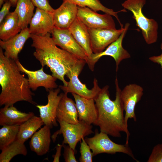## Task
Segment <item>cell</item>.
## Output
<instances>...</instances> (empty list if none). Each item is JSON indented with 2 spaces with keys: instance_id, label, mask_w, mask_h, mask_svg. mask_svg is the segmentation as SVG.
Listing matches in <instances>:
<instances>
[{
  "instance_id": "6da1fadb",
  "label": "cell",
  "mask_w": 162,
  "mask_h": 162,
  "mask_svg": "<svg viewBox=\"0 0 162 162\" xmlns=\"http://www.w3.org/2000/svg\"><path fill=\"white\" fill-rule=\"evenodd\" d=\"M115 84L116 92L114 100L110 98L108 86L101 88L94 98L98 111L97 119L94 125L99 127L100 131L113 137H121V132H125L127 137L125 145L129 146L130 134L124 123V110L121 96L122 90L116 77Z\"/></svg>"
},
{
  "instance_id": "7a4b0ae2",
  "label": "cell",
  "mask_w": 162,
  "mask_h": 162,
  "mask_svg": "<svg viewBox=\"0 0 162 162\" xmlns=\"http://www.w3.org/2000/svg\"><path fill=\"white\" fill-rule=\"evenodd\" d=\"M31 46L35 49L33 55L42 67L46 66L50 69L52 75L62 81L64 86L68 82L64 79L71 70L82 59L57 46L50 33L43 35L31 34Z\"/></svg>"
},
{
  "instance_id": "3957f363",
  "label": "cell",
  "mask_w": 162,
  "mask_h": 162,
  "mask_svg": "<svg viewBox=\"0 0 162 162\" xmlns=\"http://www.w3.org/2000/svg\"><path fill=\"white\" fill-rule=\"evenodd\" d=\"M15 61L6 56L0 47V106H9L25 101L36 105L28 79L21 74Z\"/></svg>"
},
{
  "instance_id": "277c9868",
  "label": "cell",
  "mask_w": 162,
  "mask_h": 162,
  "mask_svg": "<svg viewBox=\"0 0 162 162\" xmlns=\"http://www.w3.org/2000/svg\"><path fill=\"white\" fill-rule=\"evenodd\" d=\"M146 0H126L122 4L125 9L131 11L136 26L141 30L143 38L148 44L157 42L158 38V24L153 19L146 17L142 12Z\"/></svg>"
},
{
  "instance_id": "5b68a950",
  "label": "cell",
  "mask_w": 162,
  "mask_h": 162,
  "mask_svg": "<svg viewBox=\"0 0 162 162\" xmlns=\"http://www.w3.org/2000/svg\"><path fill=\"white\" fill-rule=\"evenodd\" d=\"M60 128L51 136V138L54 142L57 136L62 134L63 137L62 145L68 144L75 151L77 143L81 142L82 138L94 132L92 130V125L79 121L75 124H70L63 121H58Z\"/></svg>"
},
{
  "instance_id": "8992f818",
  "label": "cell",
  "mask_w": 162,
  "mask_h": 162,
  "mask_svg": "<svg viewBox=\"0 0 162 162\" xmlns=\"http://www.w3.org/2000/svg\"><path fill=\"white\" fill-rule=\"evenodd\" d=\"M86 63L85 60H82L73 68L66 75L69 80L67 86L60 85L59 87L64 92L75 93L86 98L94 99L101 89L97 79H94L93 87L89 89L86 85L81 82L78 77Z\"/></svg>"
},
{
  "instance_id": "52a82bcc",
  "label": "cell",
  "mask_w": 162,
  "mask_h": 162,
  "mask_svg": "<svg viewBox=\"0 0 162 162\" xmlns=\"http://www.w3.org/2000/svg\"><path fill=\"white\" fill-rule=\"evenodd\" d=\"M92 137H86L85 139L92 151L93 156L100 154L106 153L114 154L117 152L122 153L131 157L137 161L129 146L116 143L112 141L108 135L97 130Z\"/></svg>"
},
{
  "instance_id": "ba28073f",
  "label": "cell",
  "mask_w": 162,
  "mask_h": 162,
  "mask_svg": "<svg viewBox=\"0 0 162 162\" xmlns=\"http://www.w3.org/2000/svg\"><path fill=\"white\" fill-rule=\"evenodd\" d=\"M130 24L127 23L124 26V29L118 38L115 41L109 45L105 50L97 53H93L86 63L90 69L93 71L95 63L99 59L104 56H109L114 59L116 65V70H118V65L124 59L130 57V55L128 52L124 48L122 45L123 39L128 30Z\"/></svg>"
},
{
  "instance_id": "9c48e42d",
  "label": "cell",
  "mask_w": 162,
  "mask_h": 162,
  "mask_svg": "<svg viewBox=\"0 0 162 162\" xmlns=\"http://www.w3.org/2000/svg\"><path fill=\"white\" fill-rule=\"evenodd\" d=\"M51 34L56 44L80 59L85 60L88 58L85 51L74 38L68 28H59L55 27Z\"/></svg>"
},
{
  "instance_id": "30bf717a",
  "label": "cell",
  "mask_w": 162,
  "mask_h": 162,
  "mask_svg": "<svg viewBox=\"0 0 162 162\" xmlns=\"http://www.w3.org/2000/svg\"><path fill=\"white\" fill-rule=\"evenodd\" d=\"M77 17L88 28L116 29V24L112 15L101 14L87 7L78 6Z\"/></svg>"
},
{
  "instance_id": "8fae6325",
  "label": "cell",
  "mask_w": 162,
  "mask_h": 162,
  "mask_svg": "<svg viewBox=\"0 0 162 162\" xmlns=\"http://www.w3.org/2000/svg\"><path fill=\"white\" fill-rule=\"evenodd\" d=\"M124 29V27L116 29L88 28L91 47L94 53L100 52L116 40Z\"/></svg>"
},
{
  "instance_id": "7c38bea8",
  "label": "cell",
  "mask_w": 162,
  "mask_h": 162,
  "mask_svg": "<svg viewBox=\"0 0 162 162\" xmlns=\"http://www.w3.org/2000/svg\"><path fill=\"white\" fill-rule=\"evenodd\" d=\"M143 88L136 84L127 85L121 91V98L125 111L124 123L128 129V119L133 118L135 122L137 120L135 112V106L140 100L143 94Z\"/></svg>"
},
{
  "instance_id": "4fadbf2b",
  "label": "cell",
  "mask_w": 162,
  "mask_h": 162,
  "mask_svg": "<svg viewBox=\"0 0 162 162\" xmlns=\"http://www.w3.org/2000/svg\"><path fill=\"white\" fill-rule=\"evenodd\" d=\"M61 89L59 87L50 90L47 95L48 102L45 105H37L39 109L40 117L44 125L50 129L53 126H58L56 118V112L60 100L62 96V93L58 94Z\"/></svg>"
},
{
  "instance_id": "5bb4252c",
  "label": "cell",
  "mask_w": 162,
  "mask_h": 162,
  "mask_svg": "<svg viewBox=\"0 0 162 162\" xmlns=\"http://www.w3.org/2000/svg\"><path fill=\"white\" fill-rule=\"evenodd\" d=\"M15 62L20 71L27 75L29 87L33 91H36L40 87H44L48 92L57 88L58 86L56 82L57 79L44 72L43 67L38 70L32 71L25 68L19 60Z\"/></svg>"
},
{
  "instance_id": "9a60e30c",
  "label": "cell",
  "mask_w": 162,
  "mask_h": 162,
  "mask_svg": "<svg viewBox=\"0 0 162 162\" xmlns=\"http://www.w3.org/2000/svg\"><path fill=\"white\" fill-rule=\"evenodd\" d=\"M29 25L31 34L43 35L51 34L55 27L52 13L36 8Z\"/></svg>"
},
{
  "instance_id": "2e32d148",
  "label": "cell",
  "mask_w": 162,
  "mask_h": 162,
  "mask_svg": "<svg viewBox=\"0 0 162 162\" xmlns=\"http://www.w3.org/2000/svg\"><path fill=\"white\" fill-rule=\"evenodd\" d=\"M31 34L28 27L22 29L14 37L6 40H0V47L4 50V55L16 61L18 55L23 47L26 40L30 38Z\"/></svg>"
},
{
  "instance_id": "e0dca14e",
  "label": "cell",
  "mask_w": 162,
  "mask_h": 162,
  "mask_svg": "<svg viewBox=\"0 0 162 162\" xmlns=\"http://www.w3.org/2000/svg\"><path fill=\"white\" fill-rule=\"evenodd\" d=\"M78 6L67 1H63L52 13L55 27L59 28H68L77 18Z\"/></svg>"
},
{
  "instance_id": "ac0fdd59",
  "label": "cell",
  "mask_w": 162,
  "mask_h": 162,
  "mask_svg": "<svg viewBox=\"0 0 162 162\" xmlns=\"http://www.w3.org/2000/svg\"><path fill=\"white\" fill-rule=\"evenodd\" d=\"M77 109L78 120L88 125L94 124L98 117V111L94 99H88L72 93Z\"/></svg>"
},
{
  "instance_id": "d6986e66",
  "label": "cell",
  "mask_w": 162,
  "mask_h": 162,
  "mask_svg": "<svg viewBox=\"0 0 162 162\" xmlns=\"http://www.w3.org/2000/svg\"><path fill=\"white\" fill-rule=\"evenodd\" d=\"M64 92L59 102L56 112L57 120L75 124L79 122L76 104Z\"/></svg>"
},
{
  "instance_id": "ffe728a7",
  "label": "cell",
  "mask_w": 162,
  "mask_h": 162,
  "mask_svg": "<svg viewBox=\"0 0 162 162\" xmlns=\"http://www.w3.org/2000/svg\"><path fill=\"white\" fill-rule=\"evenodd\" d=\"M50 129L44 125L31 137L30 148L38 156L43 155L49 152L51 138Z\"/></svg>"
},
{
  "instance_id": "44dd1931",
  "label": "cell",
  "mask_w": 162,
  "mask_h": 162,
  "mask_svg": "<svg viewBox=\"0 0 162 162\" xmlns=\"http://www.w3.org/2000/svg\"><path fill=\"white\" fill-rule=\"evenodd\" d=\"M34 116L32 112L19 111L14 105L4 106L0 109V125H20Z\"/></svg>"
},
{
  "instance_id": "7402d4cb",
  "label": "cell",
  "mask_w": 162,
  "mask_h": 162,
  "mask_svg": "<svg viewBox=\"0 0 162 162\" xmlns=\"http://www.w3.org/2000/svg\"><path fill=\"white\" fill-rule=\"evenodd\" d=\"M74 39L85 51L88 58L93 53L88 28L77 17L68 28Z\"/></svg>"
},
{
  "instance_id": "603a6c76",
  "label": "cell",
  "mask_w": 162,
  "mask_h": 162,
  "mask_svg": "<svg viewBox=\"0 0 162 162\" xmlns=\"http://www.w3.org/2000/svg\"><path fill=\"white\" fill-rule=\"evenodd\" d=\"M21 30L17 14L14 10L10 12L0 24V39L7 40L18 34Z\"/></svg>"
},
{
  "instance_id": "cb8c5ba5",
  "label": "cell",
  "mask_w": 162,
  "mask_h": 162,
  "mask_svg": "<svg viewBox=\"0 0 162 162\" xmlns=\"http://www.w3.org/2000/svg\"><path fill=\"white\" fill-rule=\"evenodd\" d=\"M35 6L31 0H18L14 11L17 14L19 24L22 29L28 27L34 15Z\"/></svg>"
},
{
  "instance_id": "d4e9b609",
  "label": "cell",
  "mask_w": 162,
  "mask_h": 162,
  "mask_svg": "<svg viewBox=\"0 0 162 162\" xmlns=\"http://www.w3.org/2000/svg\"><path fill=\"white\" fill-rule=\"evenodd\" d=\"M44 124L40 117L34 116L20 125L16 139L25 143Z\"/></svg>"
},
{
  "instance_id": "484cf974",
  "label": "cell",
  "mask_w": 162,
  "mask_h": 162,
  "mask_svg": "<svg viewBox=\"0 0 162 162\" xmlns=\"http://www.w3.org/2000/svg\"><path fill=\"white\" fill-rule=\"evenodd\" d=\"M73 3L77 6L81 7H87L97 12L101 11L105 13L109 14L116 17L121 27H123L119 19L118 13L120 12H126V10L123 9L117 12L114 11L112 9L108 8L103 5L99 0H62Z\"/></svg>"
},
{
  "instance_id": "4316f807",
  "label": "cell",
  "mask_w": 162,
  "mask_h": 162,
  "mask_svg": "<svg viewBox=\"0 0 162 162\" xmlns=\"http://www.w3.org/2000/svg\"><path fill=\"white\" fill-rule=\"evenodd\" d=\"M1 150L0 162H9L17 155L26 156L27 154V149L24 143L17 139Z\"/></svg>"
},
{
  "instance_id": "83f0119b",
  "label": "cell",
  "mask_w": 162,
  "mask_h": 162,
  "mask_svg": "<svg viewBox=\"0 0 162 162\" xmlns=\"http://www.w3.org/2000/svg\"><path fill=\"white\" fill-rule=\"evenodd\" d=\"M20 125H4L0 129V149L16 140Z\"/></svg>"
},
{
  "instance_id": "f1b7e54d",
  "label": "cell",
  "mask_w": 162,
  "mask_h": 162,
  "mask_svg": "<svg viewBox=\"0 0 162 162\" xmlns=\"http://www.w3.org/2000/svg\"><path fill=\"white\" fill-rule=\"evenodd\" d=\"M79 160L80 162H92L93 155L90 148L86 141L84 138H82L80 142Z\"/></svg>"
},
{
  "instance_id": "f546056e",
  "label": "cell",
  "mask_w": 162,
  "mask_h": 162,
  "mask_svg": "<svg viewBox=\"0 0 162 162\" xmlns=\"http://www.w3.org/2000/svg\"><path fill=\"white\" fill-rule=\"evenodd\" d=\"M147 162H162V144L154 147Z\"/></svg>"
},
{
  "instance_id": "4dcf8cb0",
  "label": "cell",
  "mask_w": 162,
  "mask_h": 162,
  "mask_svg": "<svg viewBox=\"0 0 162 162\" xmlns=\"http://www.w3.org/2000/svg\"><path fill=\"white\" fill-rule=\"evenodd\" d=\"M64 149L63 155L64 161L66 162H77L75 156L76 151H75L69 145H62Z\"/></svg>"
},
{
  "instance_id": "1f68e13d",
  "label": "cell",
  "mask_w": 162,
  "mask_h": 162,
  "mask_svg": "<svg viewBox=\"0 0 162 162\" xmlns=\"http://www.w3.org/2000/svg\"><path fill=\"white\" fill-rule=\"evenodd\" d=\"M34 5L38 8L53 13L54 9L51 6L48 0H31Z\"/></svg>"
},
{
  "instance_id": "d6a6232c",
  "label": "cell",
  "mask_w": 162,
  "mask_h": 162,
  "mask_svg": "<svg viewBox=\"0 0 162 162\" xmlns=\"http://www.w3.org/2000/svg\"><path fill=\"white\" fill-rule=\"evenodd\" d=\"M12 4L8 1H5L0 11V24L10 13L9 10Z\"/></svg>"
},
{
  "instance_id": "836d02e7",
  "label": "cell",
  "mask_w": 162,
  "mask_h": 162,
  "mask_svg": "<svg viewBox=\"0 0 162 162\" xmlns=\"http://www.w3.org/2000/svg\"><path fill=\"white\" fill-rule=\"evenodd\" d=\"M63 148L62 145L58 144L56 147V152L55 154L52 156L53 158V162H59L61 155V150Z\"/></svg>"
},
{
  "instance_id": "e575fe53",
  "label": "cell",
  "mask_w": 162,
  "mask_h": 162,
  "mask_svg": "<svg viewBox=\"0 0 162 162\" xmlns=\"http://www.w3.org/2000/svg\"><path fill=\"white\" fill-rule=\"evenodd\" d=\"M160 48L162 50V53L160 55L150 57L149 59L152 62L160 64L162 68V42L160 44Z\"/></svg>"
},
{
  "instance_id": "d590c367",
  "label": "cell",
  "mask_w": 162,
  "mask_h": 162,
  "mask_svg": "<svg viewBox=\"0 0 162 162\" xmlns=\"http://www.w3.org/2000/svg\"><path fill=\"white\" fill-rule=\"evenodd\" d=\"M5 1H8L10 2L12 4L13 7L16 6L18 0H4Z\"/></svg>"
},
{
  "instance_id": "8d00e7d4",
  "label": "cell",
  "mask_w": 162,
  "mask_h": 162,
  "mask_svg": "<svg viewBox=\"0 0 162 162\" xmlns=\"http://www.w3.org/2000/svg\"><path fill=\"white\" fill-rule=\"evenodd\" d=\"M5 2L4 0H0V7H1L4 4V2Z\"/></svg>"
}]
</instances>
